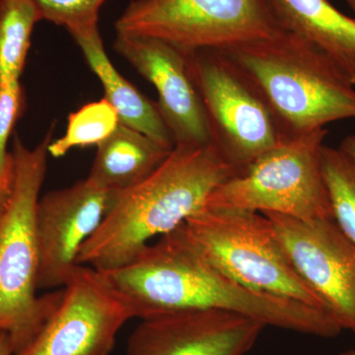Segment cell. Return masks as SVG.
<instances>
[{"instance_id":"1","label":"cell","mask_w":355,"mask_h":355,"mask_svg":"<svg viewBox=\"0 0 355 355\" xmlns=\"http://www.w3.org/2000/svg\"><path fill=\"white\" fill-rule=\"evenodd\" d=\"M101 272L140 320L217 309L319 338H336L343 331L327 311L240 286L205 258L184 223L149 243L125 265Z\"/></svg>"},{"instance_id":"2","label":"cell","mask_w":355,"mask_h":355,"mask_svg":"<svg viewBox=\"0 0 355 355\" xmlns=\"http://www.w3.org/2000/svg\"><path fill=\"white\" fill-rule=\"evenodd\" d=\"M239 175L216 147L176 146L142 183L121 191L78 254L79 265L109 270L132 261L154 237L179 228L219 184Z\"/></svg>"},{"instance_id":"3","label":"cell","mask_w":355,"mask_h":355,"mask_svg":"<svg viewBox=\"0 0 355 355\" xmlns=\"http://www.w3.org/2000/svg\"><path fill=\"white\" fill-rule=\"evenodd\" d=\"M220 51L258 86L287 139L355 119L354 84L306 40L284 30Z\"/></svg>"},{"instance_id":"4","label":"cell","mask_w":355,"mask_h":355,"mask_svg":"<svg viewBox=\"0 0 355 355\" xmlns=\"http://www.w3.org/2000/svg\"><path fill=\"white\" fill-rule=\"evenodd\" d=\"M53 128L34 148L13 140L14 180L0 214V333L10 338L14 355L38 335L62 300V289L37 295L39 249L35 214L48 168Z\"/></svg>"},{"instance_id":"5","label":"cell","mask_w":355,"mask_h":355,"mask_svg":"<svg viewBox=\"0 0 355 355\" xmlns=\"http://www.w3.org/2000/svg\"><path fill=\"white\" fill-rule=\"evenodd\" d=\"M184 228L205 258L240 286L328 312L296 270L265 214L203 209L187 219Z\"/></svg>"},{"instance_id":"6","label":"cell","mask_w":355,"mask_h":355,"mask_svg":"<svg viewBox=\"0 0 355 355\" xmlns=\"http://www.w3.org/2000/svg\"><path fill=\"white\" fill-rule=\"evenodd\" d=\"M211 144L239 174L288 140L272 107L246 72L220 50L187 51Z\"/></svg>"},{"instance_id":"7","label":"cell","mask_w":355,"mask_h":355,"mask_svg":"<svg viewBox=\"0 0 355 355\" xmlns=\"http://www.w3.org/2000/svg\"><path fill=\"white\" fill-rule=\"evenodd\" d=\"M328 135L320 128L286 140L261 155L241 174L219 184L205 209L270 212L298 219H334L322 173Z\"/></svg>"},{"instance_id":"8","label":"cell","mask_w":355,"mask_h":355,"mask_svg":"<svg viewBox=\"0 0 355 355\" xmlns=\"http://www.w3.org/2000/svg\"><path fill=\"white\" fill-rule=\"evenodd\" d=\"M114 28L187 51L225 50L284 31L268 0H132Z\"/></svg>"},{"instance_id":"9","label":"cell","mask_w":355,"mask_h":355,"mask_svg":"<svg viewBox=\"0 0 355 355\" xmlns=\"http://www.w3.org/2000/svg\"><path fill=\"white\" fill-rule=\"evenodd\" d=\"M132 310L101 272L79 265L62 287L57 309L15 355H110Z\"/></svg>"},{"instance_id":"10","label":"cell","mask_w":355,"mask_h":355,"mask_svg":"<svg viewBox=\"0 0 355 355\" xmlns=\"http://www.w3.org/2000/svg\"><path fill=\"white\" fill-rule=\"evenodd\" d=\"M265 214L299 275L342 330L355 335V243L334 219Z\"/></svg>"},{"instance_id":"11","label":"cell","mask_w":355,"mask_h":355,"mask_svg":"<svg viewBox=\"0 0 355 355\" xmlns=\"http://www.w3.org/2000/svg\"><path fill=\"white\" fill-rule=\"evenodd\" d=\"M119 193L87 177L40 197L35 214L39 289L65 286L79 266L80 250L113 209Z\"/></svg>"},{"instance_id":"12","label":"cell","mask_w":355,"mask_h":355,"mask_svg":"<svg viewBox=\"0 0 355 355\" xmlns=\"http://www.w3.org/2000/svg\"><path fill=\"white\" fill-rule=\"evenodd\" d=\"M114 49L157 91L159 112L174 146H207L211 135L191 78L187 51L163 40L116 34Z\"/></svg>"},{"instance_id":"13","label":"cell","mask_w":355,"mask_h":355,"mask_svg":"<svg viewBox=\"0 0 355 355\" xmlns=\"http://www.w3.org/2000/svg\"><path fill=\"white\" fill-rule=\"evenodd\" d=\"M265 324L225 310H196L141 320L125 355H247Z\"/></svg>"},{"instance_id":"14","label":"cell","mask_w":355,"mask_h":355,"mask_svg":"<svg viewBox=\"0 0 355 355\" xmlns=\"http://www.w3.org/2000/svg\"><path fill=\"white\" fill-rule=\"evenodd\" d=\"M282 30L314 44L355 85V18L329 0H268Z\"/></svg>"},{"instance_id":"15","label":"cell","mask_w":355,"mask_h":355,"mask_svg":"<svg viewBox=\"0 0 355 355\" xmlns=\"http://www.w3.org/2000/svg\"><path fill=\"white\" fill-rule=\"evenodd\" d=\"M83 51L91 70L104 88V99L118 113L120 123L148 135L166 146L174 147L172 135L156 103L127 80L112 64L98 25L70 32Z\"/></svg>"},{"instance_id":"16","label":"cell","mask_w":355,"mask_h":355,"mask_svg":"<svg viewBox=\"0 0 355 355\" xmlns=\"http://www.w3.org/2000/svg\"><path fill=\"white\" fill-rule=\"evenodd\" d=\"M97 148L89 179L102 188L121 193L151 176L174 147L120 123Z\"/></svg>"},{"instance_id":"17","label":"cell","mask_w":355,"mask_h":355,"mask_svg":"<svg viewBox=\"0 0 355 355\" xmlns=\"http://www.w3.org/2000/svg\"><path fill=\"white\" fill-rule=\"evenodd\" d=\"M40 21L32 0H0V83L20 80Z\"/></svg>"},{"instance_id":"18","label":"cell","mask_w":355,"mask_h":355,"mask_svg":"<svg viewBox=\"0 0 355 355\" xmlns=\"http://www.w3.org/2000/svg\"><path fill=\"white\" fill-rule=\"evenodd\" d=\"M321 165L334 220L355 243V161L340 147L324 144Z\"/></svg>"},{"instance_id":"19","label":"cell","mask_w":355,"mask_h":355,"mask_svg":"<svg viewBox=\"0 0 355 355\" xmlns=\"http://www.w3.org/2000/svg\"><path fill=\"white\" fill-rule=\"evenodd\" d=\"M120 125L116 110L103 98L84 105L70 114L64 137L51 140L49 153L55 158L64 157L71 149L100 146Z\"/></svg>"},{"instance_id":"20","label":"cell","mask_w":355,"mask_h":355,"mask_svg":"<svg viewBox=\"0 0 355 355\" xmlns=\"http://www.w3.org/2000/svg\"><path fill=\"white\" fill-rule=\"evenodd\" d=\"M42 21L64 26L73 32L98 25L100 9L106 0H32Z\"/></svg>"},{"instance_id":"21","label":"cell","mask_w":355,"mask_h":355,"mask_svg":"<svg viewBox=\"0 0 355 355\" xmlns=\"http://www.w3.org/2000/svg\"><path fill=\"white\" fill-rule=\"evenodd\" d=\"M25 94L20 80L0 83V172L10 171L13 157L7 150L14 125L24 111Z\"/></svg>"},{"instance_id":"22","label":"cell","mask_w":355,"mask_h":355,"mask_svg":"<svg viewBox=\"0 0 355 355\" xmlns=\"http://www.w3.org/2000/svg\"><path fill=\"white\" fill-rule=\"evenodd\" d=\"M14 164L10 171L0 172V214L6 209L7 202L12 191Z\"/></svg>"},{"instance_id":"23","label":"cell","mask_w":355,"mask_h":355,"mask_svg":"<svg viewBox=\"0 0 355 355\" xmlns=\"http://www.w3.org/2000/svg\"><path fill=\"white\" fill-rule=\"evenodd\" d=\"M340 148L355 161V135H349L343 139Z\"/></svg>"},{"instance_id":"24","label":"cell","mask_w":355,"mask_h":355,"mask_svg":"<svg viewBox=\"0 0 355 355\" xmlns=\"http://www.w3.org/2000/svg\"><path fill=\"white\" fill-rule=\"evenodd\" d=\"M0 355H14L10 338L6 333H0Z\"/></svg>"},{"instance_id":"25","label":"cell","mask_w":355,"mask_h":355,"mask_svg":"<svg viewBox=\"0 0 355 355\" xmlns=\"http://www.w3.org/2000/svg\"><path fill=\"white\" fill-rule=\"evenodd\" d=\"M347 2V6H349V8L352 9V12L354 13L355 18V0H345Z\"/></svg>"},{"instance_id":"26","label":"cell","mask_w":355,"mask_h":355,"mask_svg":"<svg viewBox=\"0 0 355 355\" xmlns=\"http://www.w3.org/2000/svg\"><path fill=\"white\" fill-rule=\"evenodd\" d=\"M340 355H355V349L347 350V352H343Z\"/></svg>"}]
</instances>
